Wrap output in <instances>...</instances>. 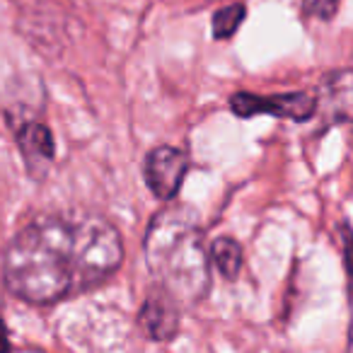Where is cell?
Segmentation results:
<instances>
[{"instance_id":"cell-4","label":"cell","mask_w":353,"mask_h":353,"mask_svg":"<svg viewBox=\"0 0 353 353\" xmlns=\"http://www.w3.org/2000/svg\"><path fill=\"white\" fill-rule=\"evenodd\" d=\"M189 170V157L172 145H157L148 152L143 162L145 184L160 201H170L176 196Z\"/></svg>"},{"instance_id":"cell-2","label":"cell","mask_w":353,"mask_h":353,"mask_svg":"<svg viewBox=\"0 0 353 353\" xmlns=\"http://www.w3.org/2000/svg\"><path fill=\"white\" fill-rule=\"evenodd\" d=\"M143 256L160 288L179 307H192L208 295L211 256L196 213L189 206H167L152 218L143 237Z\"/></svg>"},{"instance_id":"cell-11","label":"cell","mask_w":353,"mask_h":353,"mask_svg":"<svg viewBox=\"0 0 353 353\" xmlns=\"http://www.w3.org/2000/svg\"><path fill=\"white\" fill-rule=\"evenodd\" d=\"M341 235H343V256H346V269L353 279V232L348 230V225H341Z\"/></svg>"},{"instance_id":"cell-8","label":"cell","mask_w":353,"mask_h":353,"mask_svg":"<svg viewBox=\"0 0 353 353\" xmlns=\"http://www.w3.org/2000/svg\"><path fill=\"white\" fill-rule=\"evenodd\" d=\"M211 261L223 279L235 281L242 269V247L232 237H218L211 247Z\"/></svg>"},{"instance_id":"cell-7","label":"cell","mask_w":353,"mask_h":353,"mask_svg":"<svg viewBox=\"0 0 353 353\" xmlns=\"http://www.w3.org/2000/svg\"><path fill=\"white\" fill-rule=\"evenodd\" d=\"M17 143L30 162H51L56 155V143L49 126L41 121H25L17 128Z\"/></svg>"},{"instance_id":"cell-10","label":"cell","mask_w":353,"mask_h":353,"mask_svg":"<svg viewBox=\"0 0 353 353\" xmlns=\"http://www.w3.org/2000/svg\"><path fill=\"white\" fill-rule=\"evenodd\" d=\"M336 0H303V10L319 20H332L336 12Z\"/></svg>"},{"instance_id":"cell-6","label":"cell","mask_w":353,"mask_h":353,"mask_svg":"<svg viewBox=\"0 0 353 353\" xmlns=\"http://www.w3.org/2000/svg\"><path fill=\"white\" fill-rule=\"evenodd\" d=\"M138 327L150 341H170L179 329V303L167 290H152L141 305Z\"/></svg>"},{"instance_id":"cell-9","label":"cell","mask_w":353,"mask_h":353,"mask_svg":"<svg viewBox=\"0 0 353 353\" xmlns=\"http://www.w3.org/2000/svg\"><path fill=\"white\" fill-rule=\"evenodd\" d=\"M247 15V8L242 3H232L228 8H221V10L213 15V37L216 39H230L237 30H240L242 20Z\"/></svg>"},{"instance_id":"cell-5","label":"cell","mask_w":353,"mask_h":353,"mask_svg":"<svg viewBox=\"0 0 353 353\" xmlns=\"http://www.w3.org/2000/svg\"><path fill=\"white\" fill-rule=\"evenodd\" d=\"M317 109L334 123L353 121V68L329 70L317 85Z\"/></svg>"},{"instance_id":"cell-1","label":"cell","mask_w":353,"mask_h":353,"mask_svg":"<svg viewBox=\"0 0 353 353\" xmlns=\"http://www.w3.org/2000/svg\"><path fill=\"white\" fill-rule=\"evenodd\" d=\"M121 261V235L107 218L41 216L8 245L3 279L25 303L49 305L107 281Z\"/></svg>"},{"instance_id":"cell-3","label":"cell","mask_w":353,"mask_h":353,"mask_svg":"<svg viewBox=\"0 0 353 353\" xmlns=\"http://www.w3.org/2000/svg\"><path fill=\"white\" fill-rule=\"evenodd\" d=\"M230 109L240 119H250L254 114H274L290 121H307L317 112V102L307 92H285V94H252L237 92L230 97Z\"/></svg>"}]
</instances>
